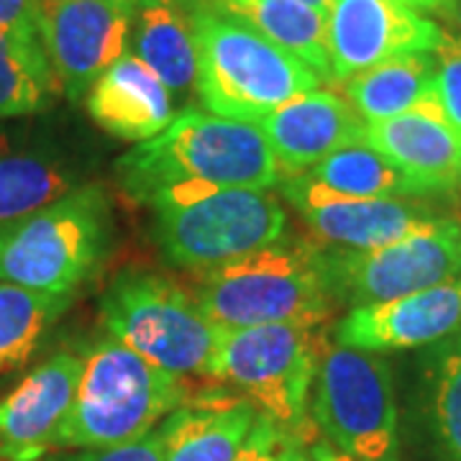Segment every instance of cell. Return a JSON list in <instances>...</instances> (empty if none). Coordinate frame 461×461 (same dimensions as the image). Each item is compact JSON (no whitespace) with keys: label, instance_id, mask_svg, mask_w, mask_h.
Here are the masks:
<instances>
[{"label":"cell","instance_id":"1","mask_svg":"<svg viewBox=\"0 0 461 461\" xmlns=\"http://www.w3.org/2000/svg\"><path fill=\"white\" fill-rule=\"evenodd\" d=\"M123 187L149 200L182 185L272 190L280 169L257 123L185 108L154 139L121 157Z\"/></svg>","mask_w":461,"mask_h":461},{"label":"cell","instance_id":"2","mask_svg":"<svg viewBox=\"0 0 461 461\" xmlns=\"http://www.w3.org/2000/svg\"><path fill=\"white\" fill-rule=\"evenodd\" d=\"M200 311L221 330L290 323L315 329L336 308L326 251L280 241L203 272Z\"/></svg>","mask_w":461,"mask_h":461},{"label":"cell","instance_id":"3","mask_svg":"<svg viewBox=\"0 0 461 461\" xmlns=\"http://www.w3.org/2000/svg\"><path fill=\"white\" fill-rule=\"evenodd\" d=\"M198 44V95L208 113L259 123L321 77L244 18L211 0L187 3Z\"/></svg>","mask_w":461,"mask_h":461},{"label":"cell","instance_id":"4","mask_svg":"<svg viewBox=\"0 0 461 461\" xmlns=\"http://www.w3.org/2000/svg\"><path fill=\"white\" fill-rule=\"evenodd\" d=\"M185 402L182 377L105 336L83 359L77 397L59 429L57 448L131 444L162 426Z\"/></svg>","mask_w":461,"mask_h":461},{"label":"cell","instance_id":"5","mask_svg":"<svg viewBox=\"0 0 461 461\" xmlns=\"http://www.w3.org/2000/svg\"><path fill=\"white\" fill-rule=\"evenodd\" d=\"M157 239L175 267L208 272L285 236L287 213L272 190L182 185L147 200Z\"/></svg>","mask_w":461,"mask_h":461},{"label":"cell","instance_id":"6","mask_svg":"<svg viewBox=\"0 0 461 461\" xmlns=\"http://www.w3.org/2000/svg\"><path fill=\"white\" fill-rule=\"evenodd\" d=\"M111 239L108 198L95 185L0 229V282L72 295L103 262Z\"/></svg>","mask_w":461,"mask_h":461},{"label":"cell","instance_id":"7","mask_svg":"<svg viewBox=\"0 0 461 461\" xmlns=\"http://www.w3.org/2000/svg\"><path fill=\"white\" fill-rule=\"evenodd\" d=\"M321 333L272 323L221 330L205 375L236 387L280 429L305 438Z\"/></svg>","mask_w":461,"mask_h":461},{"label":"cell","instance_id":"8","mask_svg":"<svg viewBox=\"0 0 461 461\" xmlns=\"http://www.w3.org/2000/svg\"><path fill=\"white\" fill-rule=\"evenodd\" d=\"M100 318L108 336L177 377L205 375L221 341L198 300L159 275H121L103 295Z\"/></svg>","mask_w":461,"mask_h":461},{"label":"cell","instance_id":"9","mask_svg":"<svg viewBox=\"0 0 461 461\" xmlns=\"http://www.w3.org/2000/svg\"><path fill=\"white\" fill-rule=\"evenodd\" d=\"M311 415L326 444L362 461H397V405L387 362L321 339Z\"/></svg>","mask_w":461,"mask_h":461},{"label":"cell","instance_id":"10","mask_svg":"<svg viewBox=\"0 0 461 461\" xmlns=\"http://www.w3.org/2000/svg\"><path fill=\"white\" fill-rule=\"evenodd\" d=\"M336 300L354 308L461 280V223L441 215L393 244L369 251H326Z\"/></svg>","mask_w":461,"mask_h":461},{"label":"cell","instance_id":"11","mask_svg":"<svg viewBox=\"0 0 461 461\" xmlns=\"http://www.w3.org/2000/svg\"><path fill=\"white\" fill-rule=\"evenodd\" d=\"M131 0H44L41 41L69 100H83L129 51Z\"/></svg>","mask_w":461,"mask_h":461},{"label":"cell","instance_id":"12","mask_svg":"<svg viewBox=\"0 0 461 461\" xmlns=\"http://www.w3.org/2000/svg\"><path fill=\"white\" fill-rule=\"evenodd\" d=\"M444 29L400 0H330L329 54L333 83H346L387 59L433 51Z\"/></svg>","mask_w":461,"mask_h":461},{"label":"cell","instance_id":"13","mask_svg":"<svg viewBox=\"0 0 461 461\" xmlns=\"http://www.w3.org/2000/svg\"><path fill=\"white\" fill-rule=\"evenodd\" d=\"M280 190L318 239L344 251H369L426 229L441 213L411 198H351L311 182L305 175L282 177Z\"/></svg>","mask_w":461,"mask_h":461},{"label":"cell","instance_id":"14","mask_svg":"<svg viewBox=\"0 0 461 461\" xmlns=\"http://www.w3.org/2000/svg\"><path fill=\"white\" fill-rule=\"evenodd\" d=\"M459 329L461 280H454L387 303L351 308L336 323V344L387 354L436 344Z\"/></svg>","mask_w":461,"mask_h":461},{"label":"cell","instance_id":"15","mask_svg":"<svg viewBox=\"0 0 461 461\" xmlns=\"http://www.w3.org/2000/svg\"><path fill=\"white\" fill-rule=\"evenodd\" d=\"M83 377V357L59 351L0 400V459L39 461L57 448Z\"/></svg>","mask_w":461,"mask_h":461},{"label":"cell","instance_id":"16","mask_svg":"<svg viewBox=\"0 0 461 461\" xmlns=\"http://www.w3.org/2000/svg\"><path fill=\"white\" fill-rule=\"evenodd\" d=\"M364 141L384 154L415 185L420 198L459 187L461 136L433 95L408 113L366 123Z\"/></svg>","mask_w":461,"mask_h":461},{"label":"cell","instance_id":"17","mask_svg":"<svg viewBox=\"0 0 461 461\" xmlns=\"http://www.w3.org/2000/svg\"><path fill=\"white\" fill-rule=\"evenodd\" d=\"M282 177L305 175L330 151L364 139V123L344 95L315 87L300 93L257 123Z\"/></svg>","mask_w":461,"mask_h":461},{"label":"cell","instance_id":"18","mask_svg":"<svg viewBox=\"0 0 461 461\" xmlns=\"http://www.w3.org/2000/svg\"><path fill=\"white\" fill-rule=\"evenodd\" d=\"M83 100L103 131L136 144L165 131L175 118L172 93L131 51L108 67Z\"/></svg>","mask_w":461,"mask_h":461},{"label":"cell","instance_id":"19","mask_svg":"<svg viewBox=\"0 0 461 461\" xmlns=\"http://www.w3.org/2000/svg\"><path fill=\"white\" fill-rule=\"evenodd\" d=\"M259 411L244 395L185 402L165 420V461H236Z\"/></svg>","mask_w":461,"mask_h":461},{"label":"cell","instance_id":"20","mask_svg":"<svg viewBox=\"0 0 461 461\" xmlns=\"http://www.w3.org/2000/svg\"><path fill=\"white\" fill-rule=\"evenodd\" d=\"M129 51L165 83L172 95L198 85V44L182 0H131Z\"/></svg>","mask_w":461,"mask_h":461},{"label":"cell","instance_id":"21","mask_svg":"<svg viewBox=\"0 0 461 461\" xmlns=\"http://www.w3.org/2000/svg\"><path fill=\"white\" fill-rule=\"evenodd\" d=\"M75 175L51 151L0 133V229L72 193Z\"/></svg>","mask_w":461,"mask_h":461},{"label":"cell","instance_id":"22","mask_svg":"<svg viewBox=\"0 0 461 461\" xmlns=\"http://www.w3.org/2000/svg\"><path fill=\"white\" fill-rule=\"evenodd\" d=\"M433 51H418L369 67L344 83V98L364 123H379L418 108L433 95Z\"/></svg>","mask_w":461,"mask_h":461},{"label":"cell","instance_id":"23","mask_svg":"<svg viewBox=\"0 0 461 461\" xmlns=\"http://www.w3.org/2000/svg\"><path fill=\"white\" fill-rule=\"evenodd\" d=\"M244 18L249 26L267 36L272 44L311 67L321 83H333L329 54V14L300 0H247L226 8Z\"/></svg>","mask_w":461,"mask_h":461},{"label":"cell","instance_id":"24","mask_svg":"<svg viewBox=\"0 0 461 461\" xmlns=\"http://www.w3.org/2000/svg\"><path fill=\"white\" fill-rule=\"evenodd\" d=\"M305 177L351 198H420L415 185L364 139L330 151L305 172Z\"/></svg>","mask_w":461,"mask_h":461},{"label":"cell","instance_id":"25","mask_svg":"<svg viewBox=\"0 0 461 461\" xmlns=\"http://www.w3.org/2000/svg\"><path fill=\"white\" fill-rule=\"evenodd\" d=\"M59 93L44 41L0 33V118L41 113Z\"/></svg>","mask_w":461,"mask_h":461},{"label":"cell","instance_id":"26","mask_svg":"<svg viewBox=\"0 0 461 461\" xmlns=\"http://www.w3.org/2000/svg\"><path fill=\"white\" fill-rule=\"evenodd\" d=\"M67 308L69 295L0 282V375L26 362Z\"/></svg>","mask_w":461,"mask_h":461},{"label":"cell","instance_id":"27","mask_svg":"<svg viewBox=\"0 0 461 461\" xmlns=\"http://www.w3.org/2000/svg\"><path fill=\"white\" fill-rule=\"evenodd\" d=\"M430 430L441 461H461V341L446 348L430 393Z\"/></svg>","mask_w":461,"mask_h":461},{"label":"cell","instance_id":"28","mask_svg":"<svg viewBox=\"0 0 461 461\" xmlns=\"http://www.w3.org/2000/svg\"><path fill=\"white\" fill-rule=\"evenodd\" d=\"M436 75H433V98L441 105L446 121L461 136V39L444 32L438 47L433 50Z\"/></svg>","mask_w":461,"mask_h":461},{"label":"cell","instance_id":"29","mask_svg":"<svg viewBox=\"0 0 461 461\" xmlns=\"http://www.w3.org/2000/svg\"><path fill=\"white\" fill-rule=\"evenodd\" d=\"M236 461H313L311 448H305L303 436L280 429L267 415H257L247 444L239 451Z\"/></svg>","mask_w":461,"mask_h":461},{"label":"cell","instance_id":"30","mask_svg":"<svg viewBox=\"0 0 461 461\" xmlns=\"http://www.w3.org/2000/svg\"><path fill=\"white\" fill-rule=\"evenodd\" d=\"M165 423L149 436L131 444L105 446V448H69L50 461H165Z\"/></svg>","mask_w":461,"mask_h":461},{"label":"cell","instance_id":"31","mask_svg":"<svg viewBox=\"0 0 461 461\" xmlns=\"http://www.w3.org/2000/svg\"><path fill=\"white\" fill-rule=\"evenodd\" d=\"M44 0H0V33L41 41Z\"/></svg>","mask_w":461,"mask_h":461},{"label":"cell","instance_id":"32","mask_svg":"<svg viewBox=\"0 0 461 461\" xmlns=\"http://www.w3.org/2000/svg\"><path fill=\"white\" fill-rule=\"evenodd\" d=\"M311 459L313 461H362V459H354V456H348L344 451H339V448H333L326 441H318V444L311 446Z\"/></svg>","mask_w":461,"mask_h":461},{"label":"cell","instance_id":"33","mask_svg":"<svg viewBox=\"0 0 461 461\" xmlns=\"http://www.w3.org/2000/svg\"><path fill=\"white\" fill-rule=\"evenodd\" d=\"M441 16L446 18V23L451 26V32L454 36H459L461 39V0H448L446 3V8L441 11Z\"/></svg>","mask_w":461,"mask_h":461},{"label":"cell","instance_id":"34","mask_svg":"<svg viewBox=\"0 0 461 461\" xmlns=\"http://www.w3.org/2000/svg\"><path fill=\"white\" fill-rule=\"evenodd\" d=\"M400 3H405L408 8L418 11V14H438L441 16L448 0H400Z\"/></svg>","mask_w":461,"mask_h":461},{"label":"cell","instance_id":"35","mask_svg":"<svg viewBox=\"0 0 461 461\" xmlns=\"http://www.w3.org/2000/svg\"><path fill=\"white\" fill-rule=\"evenodd\" d=\"M300 3H305V5H313V8H318V11L329 14L330 0H300Z\"/></svg>","mask_w":461,"mask_h":461},{"label":"cell","instance_id":"36","mask_svg":"<svg viewBox=\"0 0 461 461\" xmlns=\"http://www.w3.org/2000/svg\"><path fill=\"white\" fill-rule=\"evenodd\" d=\"M215 5H221V8H233V5H241V3H247V0H211Z\"/></svg>","mask_w":461,"mask_h":461},{"label":"cell","instance_id":"37","mask_svg":"<svg viewBox=\"0 0 461 461\" xmlns=\"http://www.w3.org/2000/svg\"><path fill=\"white\" fill-rule=\"evenodd\" d=\"M459 187H461V180H459Z\"/></svg>","mask_w":461,"mask_h":461},{"label":"cell","instance_id":"38","mask_svg":"<svg viewBox=\"0 0 461 461\" xmlns=\"http://www.w3.org/2000/svg\"><path fill=\"white\" fill-rule=\"evenodd\" d=\"M0 461H5V459H0Z\"/></svg>","mask_w":461,"mask_h":461},{"label":"cell","instance_id":"39","mask_svg":"<svg viewBox=\"0 0 461 461\" xmlns=\"http://www.w3.org/2000/svg\"><path fill=\"white\" fill-rule=\"evenodd\" d=\"M459 341H461V339H459Z\"/></svg>","mask_w":461,"mask_h":461}]
</instances>
